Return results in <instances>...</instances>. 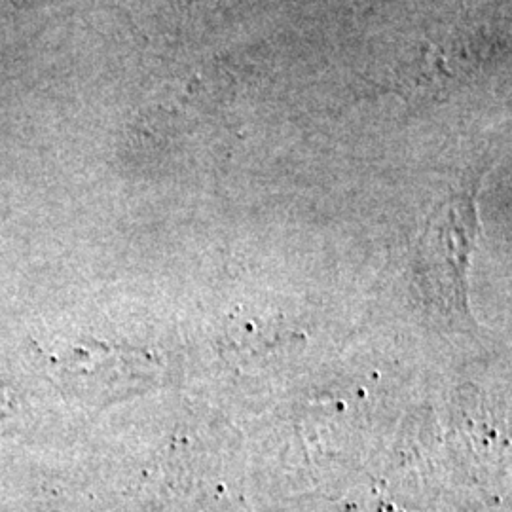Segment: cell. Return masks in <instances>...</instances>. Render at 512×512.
<instances>
[{
  "label": "cell",
  "mask_w": 512,
  "mask_h": 512,
  "mask_svg": "<svg viewBox=\"0 0 512 512\" xmlns=\"http://www.w3.org/2000/svg\"><path fill=\"white\" fill-rule=\"evenodd\" d=\"M12 6H16V8H29V6H35L38 2H42V0H8Z\"/></svg>",
  "instance_id": "obj_2"
},
{
  "label": "cell",
  "mask_w": 512,
  "mask_h": 512,
  "mask_svg": "<svg viewBox=\"0 0 512 512\" xmlns=\"http://www.w3.org/2000/svg\"><path fill=\"white\" fill-rule=\"evenodd\" d=\"M18 412V397L12 387L0 382V429Z\"/></svg>",
  "instance_id": "obj_1"
}]
</instances>
